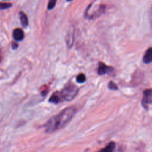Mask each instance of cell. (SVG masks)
<instances>
[{
	"label": "cell",
	"instance_id": "3",
	"mask_svg": "<svg viewBox=\"0 0 152 152\" xmlns=\"http://www.w3.org/2000/svg\"><path fill=\"white\" fill-rule=\"evenodd\" d=\"M152 102V90L151 88L147 89L143 91V98L142 105L145 109H148V106Z\"/></svg>",
	"mask_w": 152,
	"mask_h": 152
},
{
	"label": "cell",
	"instance_id": "15",
	"mask_svg": "<svg viewBox=\"0 0 152 152\" xmlns=\"http://www.w3.org/2000/svg\"><path fill=\"white\" fill-rule=\"evenodd\" d=\"M68 1H72V0H67Z\"/></svg>",
	"mask_w": 152,
	"mask_h": 152
},
{
	"label": "cell",
	"instance_id": "12",
	"mask_svg": "<svg viewBox=\"0 0 152 152\" xmlns=\"http://www.w3.org/2000/svg\"><path fill=\"white\" fill-rule=\"evenodd\" d=\"M56 2V0H49V3L48 5V10H51L53 8Z\"/></svg>",
	"mask_w": 152,
	"mask_h": 152
},
{
	"label": "cell",
	"instance_id": "4",
	"mask_svg": "<svg viewBox=\"0 0 152 152\" xmlns=\"http://www.w3.org/2000/svg\"><path fill=\"white\" fill-rule=\"evenodd\" d=\"M113 71V68L111 66H107L102 62H99V67L97 69V73L99 75H102L106 74H109Z\"/></svg>",
	"mask_w": 152,
	"mask_h": 152
},
{
	"label": "cell",
	"instance_id": "11",
	"mask_svg": "<svg viewBox=\"0 0 152 152\" xmlns=\"http://www.w3.org/2000/svg\"><path fill=\"white\" fill-rule=\"evenodd\" d=\"M108 87L110 90H117L118 89V87L117 86V85L113 83V81H110L108 84Z\"/></svg>",
	"mask_w": 152,
	"mask_h": 152
},
{
	"label": "cell",
	"instance_id": "8",
	"mask_svg": "<svg viewBox=\"0 0 152 152\" xmlns=\"http://www.w3.org/2000/svg\"><path fill=\"white\" fill-rule=\"evenodd\" d=\"M19 16H20V21H21V23L22 26L24 27H26L28 26V18H27V15L24 12H20L19 13Z\"/></svg>",
	"mask_w": 152,
	"mask_h": 152
},
{
	"label": "cell",
	"instance_id": "13",
	"mask_svg": "<svg viewBox=\"0 0 152 152\" xmlns=\"http://www.w3.org/2000/svg\"><path fill=\"white\" fill-rule=\"evenodd\" d=\"M11 5H12L11 4L0 2V10H4V9H7V8H10L11 7Z\"/></svg>",
	"mask_w": 152,
	"mask_h": 152
},
{
	"label": "cell",
	"instance_id": "9",
	"mask_svg": "<svg viewBox=\"0 0 152 152\" xmlns=\"http://www.w3.org/2000/svg\"><path fill=\"white\" fill-rule=\"evenodd\" d=\"M61 99L59 93H54L49 98V102L53 103H58L61 101Z\"/></svg>",
	"mask_w": 152,
	"mask_h": 152
},
{
	"label": "cell",
	"instance_id": "2",
	"mask_svg": "<svg viewBox=\"0 0 152 152\" xmlns=\"http://www.w3.org/2000/svg\"><path fill=\"white\" fill-rule=\"evenodd\" d=\"M78 88L74 84L70 83L67 84L59 93L61 99L66 101L72 100L77 96Z\"/></svg>",
	"mask_w": 152,
	"mask_h": 152
},
{
	"label": "cell",
	"instance_id": "7",
	"mask_svg": "<svg viewBox=\"0 0 152 152\" xmlns=\"http://www.w3.org/2000/svg\"><path fill=\"white\" fill-rule=\"evenodd\" d=\"M115 147V142L113 141H111L105 147L99 151V152H113Z\"/></svg>",
	"mask_w": 152,
	"mask_h": 152
},
{
	"label": "cell",
	"instance_id": "1",
	"mask_svg": "<svg viewBox=\"0 0 152 152\" xmlns=\"http://www.w3.org/2000/svg\"><path fill=\"white\" fill-rule=\"evenodd\" d=\"M76 109L73 107H69L62 110L58 115L50 118L45 124V132L51 133L62 128L75 115Z\"/></svg>",
	"mask_w": 152,
	"mask_h": 152
},
{
	"label": "cell",
	"instance_id": "10",
	"mask_svg": "<svg viewBox=\"0 0 152 152\" xmlns=\"http://www.w3.org/2000/svg\"><path fill=\"white\" fill-rule=\"evenodd\" d=\"M77 81L79 83H83L86 81V76L84 74H80L77 77Z\"/></svg>",
	"mask_w": 152,
	"mask_h": 152
},
{
	"label": "cell",
	"instance_id": "6",
	"mask_svg": "<svg viewBox=\"0 0 152 152\" xmlns=\"http://www.w3.org/2000/svg\"><path fill=\"white\" fill-rule=\"evenodd\" d=\"M143 62L145 64H150L152 61V49L149 48L145 52L143 57Z\"/></svg>",
	"mask_w": 152,
	"mask_h": 152
},
{
	"label": "cell",
	"instance_id": "14",
	"mask_svg": "<svg viewBox=\"0 0 152 152\" xmlns=\"http://www.w3.org/2000/svg\"><path fill=\"white\" fill-rule=\"evenodd\" d=\"M17 46H18V45H17V43H12V48L13 49L17 48Z\"/></svg>",
	"mask_w": 152,
	"mask_h": 152
},
{
	"label": "cell",
	"instance_id": "5",
	"mask_svg": "<svg viewBox=\"0 0 152 152\" xmlns=\"http://www.w3.org/2000/svg\"><path fill=\"white\" fill-rule=\"evenodd\" d=\"M24 32L19 28H15L13 31V37L17 41H21L24 38Z\"/></svg>",
	"mask_w": 152,
	"mask_h": 152
}]
</instances>
